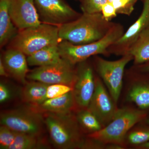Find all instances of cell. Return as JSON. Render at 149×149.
Here are the masks:
<instances>
[{"label": "cell", "instance_id": "6da1fadb", "mask_svg": "<svg viewBox=\"0 0 149 149\" xmlns=\"http://www.w3.org/2000/svg\"><path fill=\"white\" fill-rule=\"evenodd\" d=\"M114 23L106 20L101 13H82L75 20L58 26L59 37L73 45H85L103 38Z\"/></svg>", "mask_w": 149, "mask_h": 149}, {"label": "cell", "instance_id": "7a4b0ae2", "mask_svg": "<svg viewBox=\"0 0 149 149\" xmlns=\"http://www.w3.org/2000/svg\"><path fill=\"white\" fill-rule=\"evenodd\" d=\"M44 122L51 143L58 149H83L85 139L75 115L44 113Z\"/></svg>", "mask_w": 149, "mask_h": 149}, {"label": "cell", "instance_id": "3957f363", "mask_svg": "<svg viewBox=\"0 0 149 149\" xmlns=\"http://www.w3.org/2000/svg\"><path fill=\"white\" fill-rule=\"evenodd\" d=\"M146 116L145 111L139 109L129 107L118 109L112 120L107 125L97 132L88 134V137L105 148L109 145L124 147L128 132Z\"/></svg>", "mask_w": 149, "mask_h": 149}, {"label": "cell", "instance_id": "277c9868", "mask_svg": "<svg viewBox=\"0 0 149 149\" xmlns=\"http://www.w3.org/2000/svg\"><path fill=\"white\" fill-rule=\"evenodd\" d=\"M122 24L115 23L106 36L100 40L82 45H74L65 40L58 44L62 58L76 65L93 56L109 54L108 49L124 33Z\"/></svg>", "mask_w": 149, "mask_h": 149}, {"label": "cell", "instance_id": "5b68a950", "mask_svg": "<svg viewBox=\"0 0 149 149\" xmlns=\"http://www.w3.org/2000/svg\"><path fill=\"white\" fill-rule=\"evenodd\" d=\"M58 27L42 22L40 25L19 30L8 48L20 51L27 56L42 48L59 43Z\"/></svg>", "mask_w": 149, "mask_h": 149}, {"label": "cell", "instance_id": "8992f818", "mask_svg": "<svg viewBox=\"0 0 149 149\" xmlns=\"http://www.w3.org/2000/svg\"><path fill=\"white\" fill-rule=\"evenodd\" d=\"M132 60L133 57L129 54L115 61L107 60L97 56L95 58L96 71L116 104L122 91L125 67Z\"/></svg>", "mask_w": 149, "mask_h": 149}, {"label": "cell", "instance_id": "52a82bcc", "mask_svg": "<svg viewBox=\"0 0 149 149\" xmlns=\"http://www.w3.org/2000/svg\"><path fill=\"white\" fill-rule=\"evenodd\" d=\"M0 122L17 133L36 135H41L45 125L42 113L32 107L3 112Z\"/></svg>", "mask_w": 149, "mask_h": 149}, {"label": "cell", "instance_id": "ba28073f", "mask_svg": "<svg viewBox=\"0 0 149 149\" xmlns=\"http://www.w3.org/2000/svg\"><path fill=\"white\" fill-rule=\"evenodd\" d=\"M75 65L62 58L55 63L38 67L29 71L27 79L48 85L64 84L73 88L77 77Z\"/></svg>", "mask_w": 149, "mask_h": 149}, {"label": "cell", "instance_id": "9c48e42d", "mask_svg": "<svg viewBox=\"0 0 149 149\" xmlns=\"http://www.w3.org/2000/svg\"><path fill=\"white\" fill-rule=\"evenodd\" d=\"M41 22L59 26L79 17L82 14L65 0H34Z\"/></svg>", "mask_w": 149, "mask_h": 149}, {"label": "cell", "instance_id": "30bf717a", "mask_svg": "<svg viewBox=\"0 0 149 149\" xmlns=\"http://www.w3.org/2000/svg\"><path fill=\"white\" fill-rule=\"evenodd\" d=\"M149 29V0H144L140 16L122 36L109 48V54L117 56L126 54L128 50L144 32Z\"/></svg>", "mask_w": 149, "mask_h": 149}, {"label": "cell", "instance_id": "8fae6325", "mask_svg": "<svg viewBox=\"0 0 149 149\" xmlns=\"http://www.w3.org/2000/svg\"><path fill=\"white\" fill-rule=\"evenodd\" d=\"M104 84L100 78L95 77V89L87 108L95 116L103 128L111 121L118 109Z\"/></svg>", "mask_w": 149, "mask_h": 149}, {"label": "cell", "instance_id": "7c38bea8", "mask_svg": "<svg viewBox=\"0 0 149 149\" xmlns=\"http://www.w3.org/2000/svg\"><path fill=\"white\" fill-rule=\"evenodd\" d=\"M86 61L77 64V77L72 90L78 109L88 108L95 89L93 68Z\"/></svg>", "mask_w": 149, "mask_h": 149}, {"label": "cell", "instance_id": "4fadbf2b", "mask_svg": "<svg viewBox=\"0 0 149 149\" xmlns=\"http://www.w3.org/2000/svg\"><path fill=\"white\" fill-rule=\"evenodd\" d=\"M9 12L13 22L19 30L42 23L34 0H11Z\"/></svg>", "mask_w": 149, "mask_h": 149}, {"label": "cell", "instance_id": "5bb4252c", "mask_svg": "<svg viewBox=\"0 0 149 149\" xmlns=\"http://www.w3.org/2000/svg\"><path fill=\"white\" fill-rule=\"evenodd\" d=\"M25 56L18 50L8 48L2 57H1L10 76L24 85L27 82L26 79L29 72Z\"/></svg>", "mask_w": 149, "mask_h": 149}, {"label": "cell", "instance_id": "9a60e30c", "mask_svg": "<svg viewBox=\"0 0 149 149\" xmlns=\"http://www.w3.org/2000/svg\"><path fill=\"white\" fill-rule=\"evenodd\" d=\"M75 107L72 91L60 97L47 99L37 106L32 107L42 113H66L72 112Z\"/></svg>", "mask_w": 149, "mask_h": 149}, {"label": "cell", "instance_id": "2e32d148", "mask_svg": "<svg viewBox=\"0 0 149 149\" xmlns=\"http://www.w3.org/2000/svg\"><path fill=\"white\" fill-rule=\"evenodd\" d=\"M11 0H0V47L3 48L8 44L18 32L14 24L9 8Z\"/></svg>", "mask_w": 149, "mask_h": 149}, {"label": "cell", "instance_id": "e0dca14e", "mask_svg": "<svg viewBox=\"0 0 149 149\" xmlns=\"http://www.w3.org/2000/svg\"><path fill=\"white\" fill-rule=\"evenodd\" d=\"M21 92V98L23 101L37 107L47 100V88L48 85L39 81L30 80L24 84Z\"/></svg>", "mask_w": 149, "mask_h": 149}, {"label": "cell", "instance_id": "ac0fdd59", "mask_svg": "<svg viewBox=\"0 0 149 149\" xmlns=\"http://www.w3.org/2000/svg\"><path fill=\"white\" fill-rule=\"evenodd\" d=\"M61 58L58 44L47 46L27 56V61L29 66L40 67L55 63Z\"/></svg>", "mask_w": 149, "mask_h": 149}, {"label": "cell", "instance_id": "d6986e66", "mask_svg": "<svg viewBox=\"0 0 149 149\" xmlns=\"http://www.w3.org/2000/svg\"><path fill=\"white\" fill-rule=\"evenodd\" d=\"M127 99L139 109H149V83L142 81L134 82L128 90Z\"/></svg>", "mask_w": 149, "mask_h": 149}, {"label": "cell", "instance_id": "ffe728a7", "mask_svg": "<svg viewBox=\"0 0 149 149\" xmlns=\"http://www.w3.org/2000/svg\"><path fill=\"white\" fill-rule=\"evenodd\" d=\"M127 54L132 56L136 65H141L149 61V29L140 36Z\"/></svg>", "mask_w": 149, "mask_h": 149}, {"label": "cell", "instance_id": "44dd1931", "mask_svg": "<svg viewBox=\"0 0 149 149\" xmlns=\"http://www.w3.org/2000/svg\"><path fill=\"white\" fill-rule=\"evenodd\" d=\"M48 148L41 135L17 133L14 142L9 149H40Z\"/></svg>", "mask_w": 149, "mask_h": 149}, {"label": "cell", "instance_id": "7402d4cb", "mask_svg": "<svg viewBox=\"0 0 149 149\" xmlns=\"http://www.w3.org/2000/svg\"><path fill=\"white\" fill-rule=\"evenodd\" d=\"M75 115L81 129L88 134L97 132L103 128L95 116L88 109H78Z\"/></svg>", "mask_w": 149, "mask_h": 149}, {"label": "cell", "instance_id": "603a6c76", "mask_svg": "<svg viewBox=\"0 0 149 149\" xmlns=\"http://www.w3.org/2000/svg\"><path fill=\"white\" fill-rule=\"evenodd\" d=\"M125 141L132 146L138 147L149 141V129H135L128 132Z\"/></svg>", "mask_w": 149, "mask_h": 149}, {"label": "cell", "instance_id": "cb8c5ba5", "mask_svg": "<svg viewBox=\"0 0 149 149\" xmlns=\"http://www.w3.org/2000/svg\"><path fill=\"white\" fill-rule=\"evenodd\" d=\"M17 132L1 125L0 127V149H9L15 140Z\"/></svg>", "mask_w": 149, "mask_h": 149}, {"label": "cell", "instance_id": "d4e9b609", "mask_svg": "<svg viewBox=\"0 0 149 149\" xmlns=\"http://www.w3.org/2000/svg\"><path fill=\"white\" fill-rule=\"evenodd\" d=\"M138 0H108L112 4L117 14L130 15L134 10V6Z\"/></svg>", "mask_w": 149, "mask_h": 149}, {"label": "cell", "instance_id": "484cf974", "mask_svg": "<svg viewBox=\"0 0 149 149\" xmlns=\"http://www.w3.org/2000/svg\"><path fill=\"white\" fill-rule=\"evenodd\" d=\"M80 8L83 13H101L103 6L108 0H80Z\"/></svg>", "mask_w": 149, "mask_h": 149}, {"label": "cell", "instance_id": "4316f807", "mask_svg": "<svg viewBox=\"0 0 149 149\" xmlns=\"http://www.w3.org/2000/svg\"><path fill=\"white\" fill-rule=\"evenodd\" d=\"M72 90V87L64 84L49 85L47 88V100L60 97Z\"/></svg>", "mask_w": 149, "mask_h": 149}, {"label": "cell", "instance_id": "83f0119b", "mask_svg": "<svg viewBox=\"0 0 149 149\" xmlns=\"http://www.w3.org/2000/svg\"><path fill=\"white\" fill-rule=\"evenodd\" d=\"M101 13L104 18L108 21H111L118 14L116 10L112 4L108 2L103 6Z\"/></svg>", "mask_w": 149, "mask_h": 149}, {"label": "cell", "instance_id": "f1b7e54d", "mask_svg": "<svg viewBox=\"0 0 149 149\" xmlns=\"http://www.w3.org/2000/svg\"><path fill=\"white\" fill-rule=\"evenodd\" d=\"M12 96L11 90L5 83L1 82L0 83V103H4L8 101Z\"/></svg>", "mask_w": 149, "mask_h": 149}, {"label": "cell", "instance_id": "f546056e", "mask_svg": "<svg viewBox=\"0 0 149 149\" xmlns=\"http://www.w3.org/2000/svg\"><path fill=\"white\" fill-rule=\"evenodd\" d=\"M0 75L1 76L4 77H8L10 76L1 58H0Z\"/></svg>", "mask_w": 149, "mask_h": 149}, {"label": "cell", "instance_id": "4dcf8cb0", "mask_svg": "<svg viewBox=\"0 0 149 149\" xmlns=\"http://www.w3.org/2000/svg\"><path fill=\"white\" fill-rule=\"evenodd\" d=\"M139 70L140 72L149 73V63L144 65H139Z\"/></svg>", "mask_w": 149, "mask_h": 149}, {"label": "cell", "instance_id": "1f68e13d", "mask_svg": "<svg viewBox=\"0 0 149 149\" xmlns=\"http://www.w3.org/2000/svg\"><path fill=\"white\" fill-rule=\"evenodd\" d=\"M138 147L141 148L149 149V141L146 143L142 144Z\"/></svg>", "mask_w": 149, "mask_h": 149}, {"label": "cell", "instance_id": "d6a6232c", "mask_svg": "<svg viewBox=\"0 0 149 149\" xmlns=\"http://www.w3.org/2000/svg\"><path fill=\"white\" fill-rule=\"evenodd\" d=\"M147 123H148V124L149 125V118H148V120H147Z\"/></svg>", "mask_w": 149, "mask_h": 149}]
</instances>
